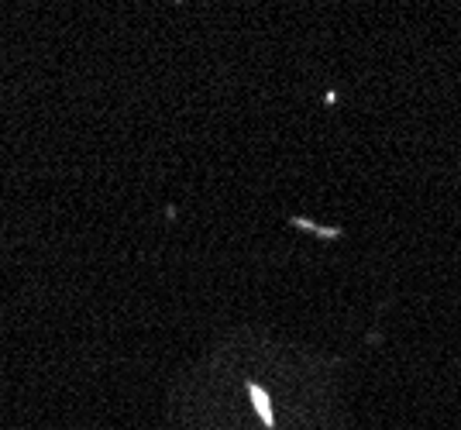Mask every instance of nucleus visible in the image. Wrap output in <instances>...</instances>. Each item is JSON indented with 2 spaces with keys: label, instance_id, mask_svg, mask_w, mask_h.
Instances as JSON below:
<instances>
[{
  "label": "nucleus",
  "instance_id": "obj_1",
  "mask_svg": "<svg viewBox=\"0 0 461 430\" xmlns=\"http://www.w3.org/2000/svg\"><path fill=\"white\" fill-rule=\"evenodd\" d=\"M179 4H183V0H179Z\"/></svg>",
  "mask_w": 461,
  "mask_h": 430
}]
</instances>
